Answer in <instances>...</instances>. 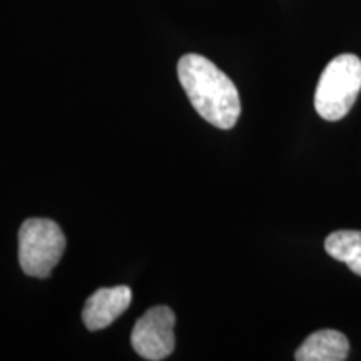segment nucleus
Masks as SVG:
<instances>
[{
  "label": "nucleus",
  "mask_w": 361,
  "mask_h": 361,
  "mask_svg": "<svg viewBox=\"0 0 361 361\" xmlns=\"http://www.w3.org/2000/svg\"><path fill=\"white\" fill-rule=\"evenodd\" d=\"M184 92L202 119L218 129H231L241 114L236 85L218 66L200 54H186L178 62Z\"/></svg>",
  "instance_id": "1"
},
{
  "label": "nucleus",
  "mask_w": 361,
  "mask_h": 361,
  "mask_svg": "<svg viewBox=\"0 0 361 361\" xmlns=\"http://www.w3.org/2000/svg\"><path fill=\"white\" fill-rule=\"evenodd\" d=\"M361 90V61L355 54H341L329 61L318 80L314 109L324 121L335 123L351 111Z\"/></svg>",
  "instance_id": "2"
},
{
  "label": "nucleus",
  "mask_w": 361,
  "mask_h": 361,
  "mask_svg": "<svg viewBox=\"0 0 361 361\" xmlns=\"http://www.w3.org/2000/svg\"><path fill=\"white\" fill-rule=\"evenodd\" d=\"M66 251V236L57 223L25 219L19 229V263L27 276L47 278Z\"/></svg>",
  "instance_id": "3"
},
{
  "label": "nucleus",
  "mask_w": 361,
  "mask_h": 361,
  "mask_svg": "<svg viewBox=\"0 0 361 361\" xmlns=\"http://www.w3.org/2000/svg\"><path fill=\"white\" fill-rule=\"evenodd\" d=\"M176 314L169 306L147 310L134 324L130 343L141 358L149 361L166 360L174 351Z\"/></svg>",
  "instance_id": "4"
},
{
  "label": "nucleus",
  "mask_w": 361,
  "mask_h": 361,
  "mask_svg": "<svg viewBox=\"0 0 361 361\" xmlns=\"http://www.w3.org/2000/svg\"><path fill=\"white\" fill-rule=\"evenodd\" d=\"M133 291L129 286L101 288L87 298L82 319L90 331L107 328L130 306Z\"/></svg>",
  "instance_id": "5"
},
{
  "label": "nucleus",
  "mask_w": 361,
  "mask_h": 361,
  "mask_svg": "<svg viewBox=\"0 0 361 361\" xmlns=\"http://www.w3.org/2000/svg\"><path fill=\"white\" fill-rule=\"evenodd\" d=\"M350 353L348 338L336 329H319L296 350L298 361H345Z\"/></svg>",
  "instance_id": "6"
},
{
  "label": "nucleus",
  "mask_w": 361,
  "mask_h": 361,
  "mask_svg": "<svg viewBox=\"0 0 361 361\" xmlns=\"http://www.w3.org/2000/svg\"><path fill=\"white\" fill-rule=\"evenodd\" d=\"M324 250L333 259L345 263L355 274L361 276V231L341 229L328 234Z\"/></svg>",
  "instance_id": "7"
}]
</instances>
